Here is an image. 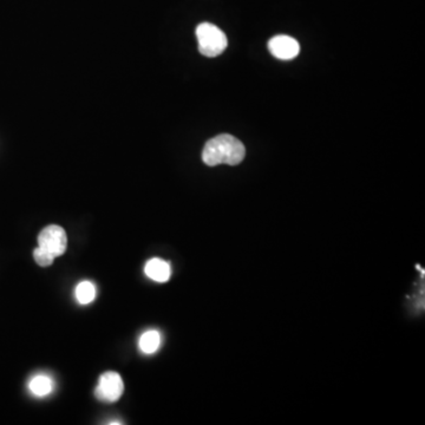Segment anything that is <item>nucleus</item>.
Listing matches in <instances>:
<instances>
[{
	"instance_id": "5",
	"label": "nucleus",
	"mask_w": 425,
	"mask_h": 425,
	"mask_svg": "<svg viewBox=\"0 0 425 425\" xmlns=\"http://www.w3.org/2000/svg\"><path fill=\"white\" fill-rule=\"evenodd\" d=\"M268 50L277 60H289L299 55L300 45L294 38L281 34L268 41Z\"/></svg>"
},
{
	"instance_id": "6",
	"label": "nucleus",
	"mask_w": 425,
	"mask_h": 425,
	"mask_svg": "<svg viewBox=\"0 0 425 425\" xmlns=\"http://www.w3.org/2000/svg\"><path fill=\"white\" fill-rule=\"evenodd\" d=\"M147 277L157 282H166L171 275V268L169 263L162 259L149 260L145 267Z\"/></svg>"
},
{
	"instance_id": "9",
	"label": "nucleus",
	"mask_w": 425,
	"mask_h": 425,
	"mask_svg": "<svg viewBox=\"0 0 425 425\" xmlns=\"http://www.w3.org/2000/svg\"><path fill=\"white\" fill-rule=\"evenodd\" d=\"M30 390L39 397L48 395L52 391V381L46 376H37L30 381Z\"/></svg>"
},
{
	"instance_id": "10",
	"label": "nucleus",
	"mask_w": 425,
	"mask_h": 425,
	"mask_svg": "<svg viewBox=\"0 0 425 425\" xmlns=\"http://www.w3.org/2000/svg\"><path fill=\"white\" fill-rule=\"evenodd\" d=\"M34 258L36 260V263L41 267L51 266L52 263H53V260L55 259L53 255L50 254V253L44 251L41 247H37L34 249Z\"/></svg>"
},
{
	"instance_id": "1",
	"label": "nucleus",
	"mask_w": 425,
	"mask_h": 425,
	"mask_svg": "<svg viewBox=\"0 0 425 425\" xmlns=\"http://www.w3.org/2000/svg\"><path fill=\"white\" fill-rule=\"evenodd\" d=\"M246 156L244 143L230 133H221L208 140L202 150V159L209 166L218 164L237 166Z\"/></svg>"
},
{
	"instance_id": "3",
	"label": "nucleus",
	"mask_w": 425,
	"mask_h": 425,
	"mask_svg": "<svg viewBox=\"0 0 425 425\" xmlns=\"http://www.w3.org/2000/svg\"><path fill=\"white\" fill-rule=\"evenodd\" d=\"M67 246V233L60 225H48L38 235V247L43 248L55 258L63 255Z\"/></svg>"
},
{
	"instance_id": "7",
	"label": "nucleus",
	"mask_w": 425,
	"mask_h": 425,
	"mask_svg": "<svg viewBox=\"0 0 425 425\" xmlns=\"http://www.w3.org/2000/svg\"><path fill=\"white\" fill-rule=\"evenodd\" d=\"M161 344V336L157 331H148L143 333L140 339V351L147 355H152L154 352L157 351Z\"/></svg>"
},
{
	"instance_id": "2",
	"label": "nucleus",
	"mask_w": 425,
	"mask_h": 425,
	"mask_svg": "<svg viewBox=\"0 0 425 425\" xmlns=\"http://www.w3.org/2000/svg\"><path fill=\"white\" fill-rule=\"evenodd\" d=\"M196 37L199 41V51L201 55L213 58L225 51L228 41L225 34L218 26L211 22H202L196 27Z\"/></svg>"
},
{
	"instance_id": "4",
	"label": "nucleus",
	"mask_w": 425,
	"mask_h": 425,
	"mask_svg": "<svg viewBox=\"0 0 425 425\" xmlns=\"http://www.w3.org/2000/svg\"><path fill=\"white\" fill-rule=\"evenodd\" d=\"M124 392V383L117 372H104L100 377L98 385L95 390L98 400L107 403H114L122 397Z\"/></svg>"
},
{
	"instance_id": "8",
	"label": "nucleus",
	"mask_w": 425,
	"mask_h": 425,
	"mask_svg": "<svg viewBox=\"0 0 425 425\" xmlns=\"http://www.w3.org/2000/svg\"><path fill=\"white\" fill-rule=\"evenodd\" d=\"M76 298L81 305H88L96 298V287L90 281H81L76 289Z\"/></svg>"
}]
</instances>
